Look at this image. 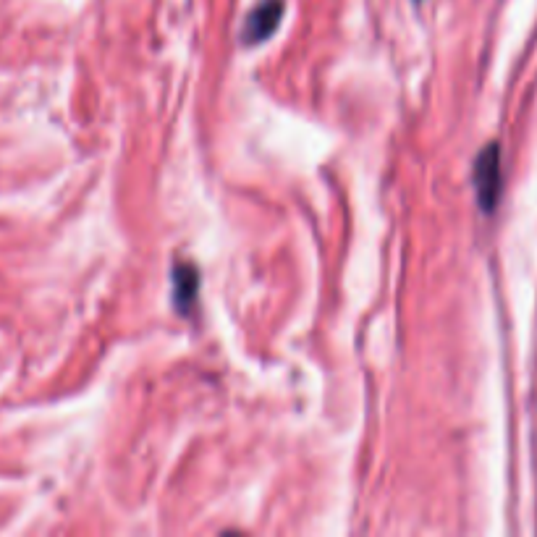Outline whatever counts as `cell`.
I'll return each mask as SVG.
<instances>
[{
  "label": "cell",
  "mask_w": 537,
  "mask_h": 537,
  "mask_svg": "<svg viewBox=\"0 0 537 537\" xmlns=\"http://www.w3.org/2000/svg\"><path fill=\"white\" fill-rule=\"evenodd\" d=\"M472 179H475V192L480 207L485 213H493L498 205V197H501V147L496 142H490L477 155Z\"/></svg>",
  "instance_id": "cell-1"
},
{
  "label": "cell",
  "mask_w": 537,
  "mask_h": 537,
  "mask_svg": "<svg viewBox=\"0 0 537 537\" xmlns=\"http://www.w3.org/2000/svg\"><path fill=\"white\" fill-rule=\"evenodd\" d=\"M283 11H286L283 0H262V3H257L252 8V14H249L247 24H244V42L247 45H260V42L276 35Z\"/></svg>",
  "instance_id": "cell-2"
},
{
  "label": "cell",
  "mask_w": 537,
  "mask_h": 537,
  "mask_svg": "<svg viewBox=\"0 0 537 537\" xmlns=\"http://www.w3.org/2000/svg\"><path fill=\"white\" fill-rule=\"evenodd\" d=\"M197 291H200V273L189 262L176 265V270H173V302H176L179 312L192 310Z\"/></svg>",
  "instance_id": "cell-3"
}]
</instances>
